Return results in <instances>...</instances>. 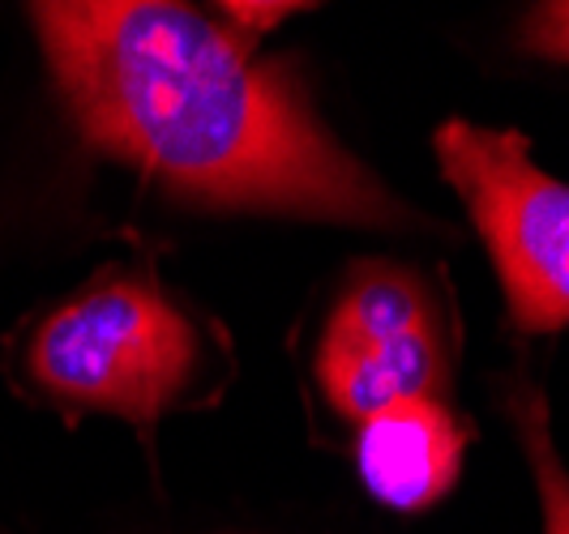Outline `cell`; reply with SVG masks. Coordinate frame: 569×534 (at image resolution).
Masks as SVG:
<instances>
[{
  "instance_id": "1",
  "label": "cell",
  "mask_w": 569,
  "mask_h": 534,
  "mask_svg": "<svg viewBox=\"0 0 569 534\" xmlns=\"http://www.w3.org/2000/svg\"><path fill=\"white\" fill-rule=\"evenodd\" d=\"M69 112L99 150L210 205L399 226L407 210L317 129L253 39L159 0L30 9Z\"/></svg>"
},
{
  "instance_id": "2",
  "label": "cell",
  "mask_w": 569,
  "mask_h": 534,
  "mask_svg": "<svg viewBox=\"0 0 569 534\" xmlns=\"http://www.w3.org/2000/svg\"><path fill=\"white\" fill-rule=\"evenodd\" d=\"M198 367L189 316L138 279H108L60 304L30 337V376L52 397L154 423Z\"/></svg>"
},
{
  "instance_id": "3",
  "label": "cell",
  "mask_w": 569,
  "mask_h": 534,
  "mask_svg": "<svg viewBox=\"0 0 569 534\" xmlns=\"http://www.w3.org/2000/svg\"><path fill=\"white\" fill-rule=\"evenodd\" d=\"M437 159L485 235L513 325L527 334L569 325V184L536 168L513 129L450 120L437 129Z\"/></svg>"
},
{
  "instance_id": "4",
  "label": "cell",
  "mask_w": 569,
  "mask_h": 534,
  "mask_svg": "<svg viewBox=\"0 0 569 534\" xmlns=\"http://www.w3.org/2000/svg\"><path fill=\"white\" fill-rule=\"evenodd\" d=\"M317 376L326 397L351 420L428 397L441 381V337L425 286L399 270H365L342 291L321 337Z\"/></svg>"
},
{
  "instance_id": "5",
  "label": "cell",
  "mask_w": 569,
  "mask_h": 534,
  "mask_svg": "<svg viewBox=\"0 0 569 534\" xmlns=\"http://www.w3.org/2000/svg\"><path fill=\"white\" fill-rule=\"evenodd\" d=\"M462 423L428 397H402L360 423L356 466L369 492L390 508H425L450 492L462 466Z\"/></svg>"
},
{
  "instance_id": "6",
  "label": "cell",
  "mask_w": 569,
  "mask_h": 534,
  "mask_svg": "<svg viewBox=\"0 0 569 534\" xmlns=\"http://www.w3.org/2000/svg\"><path fill=\"white\" fill-rule=\"evenodd\" d=\"M518 427H522L527 457H531L536 487H540L543 501V534H569V475L557 462L552 436H548V411H543V397L536 390L518 397Z\"/></svg>"
},
{
  "instance_id": "7",
  "label": "cell",
  "mask_w": 569,
  "mask_h": 534,
  "mask_svg": "<svg viewBox=\"0 0 569 534\" xmlns=\"http://www.w3.org/2000/svg\"><path fill=\"white\" fill-rule=\"evenodd\" d=\"M522 43H527L536 57H552L569 64V0L566 4H540V9L527 18Z\"/></svg>"
},
{
  "instance_id": "8",
  "label": "cell",
  "mask_w": 569,
  "mask_h": 534,
  "mask_svg": "<svg viewBox=\"0 0 569 534\" xmlns=\"http://www.w3.org/2000/svg\"><path fill=\"white\" fill-rule=\"evenodd\" d=\"M231 22H240V27H270L274 18H283L291 13V4H228Z\"/></svg>"
}]
</instances>
